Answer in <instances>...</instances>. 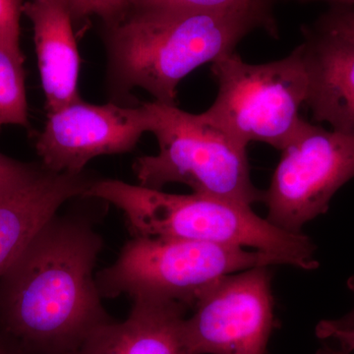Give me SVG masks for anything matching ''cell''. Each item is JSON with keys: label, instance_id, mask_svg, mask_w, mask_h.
I'll use <instances>...</instances> for the list:
<instances>
[{"label": "cell", "instance_id": "cell-1", "mask_svg": "<svg viewBox=\"0 0 354 354\" xmlns=\"http://www.w3.org/2000/svg\"><path fill=\"white\" fill-rule=\"evenodd\" d=\"M104 242L86 216L46 221L0 279V324L35 354H73L113 319L94 274Z\"/></svg>", "mask_w": 354, "mask_h": 354}, {"label": "cell", "instance_id": "cell-2", "mask_svg": "<svg viewBox=\"0 0 354 354\" xmlns=\"http://www.w3.org/2000/svg\"><path fill=\"white\" fill-rule=\"evenodd\" d=\"M257 28L274 31L270 12L133 7L106 25L111 88L118 94L142 88L156 102L176 104L180 81L201 65L234 51Z\"/></svg>", "mask_w": 354, "mask_h": 354}, {"label": "cell", "instance_id": "cell-3", "mask_svg": "<svg viewBox=\"0 0 354 354\" xmlns=\"http://www.w3.org/2000/svg\"><path fill=\"white\" fill-rule=\"evenodd\" d=\"M83 198L104 200L120 209L133 236L239 246L277 256L283 265L318 267L309 237L277 227L239 203L194 192L171 194L116 179H95Z\"/></svg>", "mask_w": 354, "mask_h": 354}, {"label": "cell", "instance_id": "cell-4", "mask_svg": "<svg viewBox=\"0 0 354 354\" xmlns=\"http://www.w3.org/2000/svg\"><path fill=\"white\" fill-rule=\"evenodd\" d=\"M150 106L160 150L135 160L140 185L162 189L169 183H183L198 194L245 206L264 201L265 193L251 179L246 146L202 113L156 101Z\"/></svg>", "mask_w": 354, "mask_h": 354}, {"label": "cell", "instance_id": "cell-5", "mask_svg": "<svg viewBox=\"0 0 354 354\" xmlns=\"http://www.w3.org/2000/svg\"><path fill=\"white\" fill-rule=\"evenodd\" d=\"M283 265L277 256L209 242L132 236L115 262L95 274L102 298L169 300L192 309L228 274L259 266Z\"/></svg>", "mask_w": 354, "mask_h": 354}, {"label": "cell", "instance_id": "cell-6", "mask_svg": "<svg viewBox=\"0 0 354 354\" xmlns=\"http://www.w3.org/2000/svg\"><path fill=\"white\" fill-rule=\"evenodd\" d=\"M215 102L203 115L242 145L269 144L283 150L304 123L308 97L304 44L276 62L250 64L228 53L212 62Z\"/></svg>", "mask_w": 354, "mask_h": 354}, {"label": "cell", "instance_id": "cell-7", "mask_svg": "<svg viewBox=\"0 0 354 354\" xmlns=\"http://www.w3.org/2000/svg\"><path fill=\"white\" fill-rule=\"evenodd\" d=\"M354 177V136L304 121L281 150L264 201L268 220L290 232L325 214L330 200Z\"/></svg>", "mask_w": 354, "mask_h": 354}, {"label": "cell", "instance_id": "cell-8", "mask_svg": "<svg viewBox=\"0 0 354 354\" xmlns=\"http://www.w3.org/2000/svg\"><path fill=\"white\" fill-rule=\"evenodd\" d=\"M270 266L228 274L183 322L188 354H266L274 327Z\"/></svg>", "mask_w": 354, "mask_h": 354}, {"label": "cell", "instance_id": "cell-9", "mask_svg": "<svg viewBox=\"0 0 354 354\" xmlns=\"http://www.w3.org/2000/svg\"><path fill=\"white\" fill-rule=\"evenodd\" d=\"M153 127L150 102L127 108L81 100L48 113L36 149L44 169L82 174L93 158L130 152Z\"/></svg>", "mask_w": 354, "mask_h": 354}, {"label": "cell", "instance_id": "cell-10", "mask_svg": "<svg viewBox=\"0 0 354 354\" xmlns=\"http://www.w3.org/2000/svg\"><path fill=\"white\" fill-rule=\"evenodd\" d=\"M82 174L55 172L43 165L24 183L0 196V279L41 227L94 183Z\"/></svg>", "mask_w": 354, "mask_h": 354}, {"label": "cell", "instance_id": "cell-11", "mask_svg": "<svg viewBox=\"0 0 354 354\" xmlns=\"http://www.w3.org/2000/svg\"><path fill=\"white\" fill-rule=\"evenodd\" d=\"M23 13L31 20L39 75L48 113L81 101L80 55L68 0H26Z\"/></svg>", "mask_w": 354, "mask_h": 354}, {"label": "cell", "instance_id": "cell-12", "mask_svg": "<svg viewBox=\"0 0 354 354\" xmlns=\"http://www.w3.org/2000/svg\"><path fill=\"white\" fill-rule=\"evenodd\" d=\"M306 104L314 120L354 136V43L315 30L306 32Z\"/></svg>", "mask_w": 354, "mask_h": 354}, {"label": "cell", "instance_id": "cell-13", "mask_svg": "<svg viewBox=\"0 0 354 354\" xmlns=\"http://www.w3.org/2000/svg\"><path fill=\"white\" fill-rule=\"evenodd\" d=\"M187 311L178 302L136 298L124 321L102 326L73 354H188L183 339Z\"/></svg>", "mask_w": 354, "mask_h": 354}, {"label": "cell", "instance_id": "cell-14", "mask_svg": "<svg viewBox=\"0 0 354 354\" xmlns=\"http://www.w3.org/2000/svg\"><path fill=\"white\" fill-rule=\"evenodd\" d=\"M24 57L0 46V127H29Z\"/></svg>", "mask_w": 354, "mask_h": 354}, {"label": "cell", "instance_id": "cell-15", "mask_svg": "<svg viewBox=\"0 0 354 354\" xmlns=\"http://www.w3.org/2000/svg\"><path fill=\"white\" fill-rule=\"evenodd\" d=\"M271 0H137V6L198 11L252 10L269 12Z\"/></svg>", "mask_w": 354, "mask_h": 354}, {"label": "cell", "instance_id": "cell-16", "mask_svg": "<svg viewBox=\"0 0 354 354\" xmlns=\"http://www.w3.org/2000/svg\"><path fill=\"white\" fill-rule=\"evenodd\" d=\"M74 18L97 15L106 25L116 22L136 6L137 0H68Z\"/></svg>", "mask_w": 354, "mask_h": 354}, {"label": "cell", "instance_id": "cell-17", "mask_svg": "<svg viewBox=\"0 0 354 354\" xmlns=\"http://www.w3.org/2000/svg\"><path fill=\"white\" fill-rule=\"evenodd\" d=\"M23 0H0V46L24 57L20 48V18Z\"/></svg>", "mask_w": 354, "mask_h": 354}, {"label": "cell", "instance_id": "cell-18", "mask_svg": "<svg viewBox=\"0 0 354 354\" xmlns=\"http://www.w3.org/2000/svg\"><path fill=\"white\" fill-rule=\"evenodd\" d=\"M317 337L337 342L339 351L354 353V312L341 320H325L316 328Z\"/></svg>", "mask_w": 354, "mask_h": 354}, {"label": "cell", "instance_id": "cell-19", "mask_svg": "<svg viewBox=\"0 0 354 354\" xmlns=\"http://www.w3.org/2000/svg\"><path fill=\"white\" fill-rule=\"evenodd\" d=\"M316 30L354 43V9L335 6L320 18Z\"/></svg>", "mask_w": 354, "mask_h": 354}, {"label": "cell", "instance_id": "cell-20", "mask_svg": "<svg viewBox=\"0 0 354 354\" xmlns=\"http://www.w3.org/2000/svg\"><path fill=\"white\" fill-rule=\"evenodd\" d=\"M41 165L24 164L0 153V196L31 178Z\"/></svg>", "mask_w": 354, "mask_h": 354}, {"label": "cell", "instance_id": "cell-21", "mask_svg": "<svg viewBox=\"0 0 354 354\" xmlns=\"http://www.w3.org/2000/svg\"><path fill=\"white\" fill-rule=\"evenodd\" d=\"M301 1L309 2V1H326L334 3L335 6H348L351 4H354V0H301Z\"/></svg>", "mask_w": 354, "mask_h": 354}, {"label": "cell", "instance_id": "cell-22", "mask_svg": "<svg viewBox=\"0 0 354 354\" xmlns=\"http://www.w3.org/2000/svg\"><path fill=\"white\" fill-rule=\"evenodd\" d=\"M317 354H346L339 351V349L330 348V346H324Z\"/></svg>", "mask_w": 354, "mask_h": 354}, {"label": "cell", "instance_id": "cell-23", "mask_svg": "<svg viewBox=\"0 0 354 354\" xmlns=\"http://www.w3.org/2000/svg\"><path fill=\"white\" fill-rule=\"evenodd\" d=\"M0 354H16L15 351H13L10 346H7V344L4 341L0 339Z\"/></svg>", "mask_w": 354, "mask_h": 354}]
</instances>
